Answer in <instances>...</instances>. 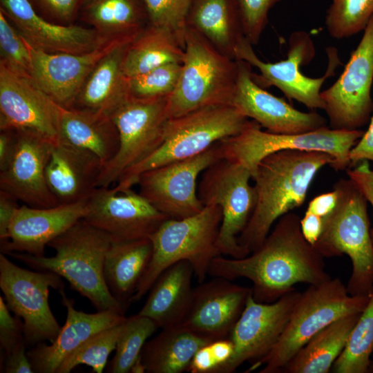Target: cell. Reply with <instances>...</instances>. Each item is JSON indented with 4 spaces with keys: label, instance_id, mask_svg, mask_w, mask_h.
Here are the masks:
<instances>
[{
    "label": "cell",
    "instance_id": "cell-1",
    "mask_svg": "<svg viewBox=\"0 0 373 373\" xmlns=\"http://www.w3.org/2000/svg\"><path fill=\"white\" fill-rule=\"evenodd\" d=\"M209 274L230 280H249L254 299L263 303L276 301L295 290L297 283L317 285L332 278L324 257L304 237L300 217L291 211L276 221L262 245L249 255L215 257Z\"/></svg>",
    "mask_w": 373,
    "mask_h": 373
},
{
    "label": "cell",
    "instance_id": "cell-2",
    "mask_svg": "<svg viewBox=\"0 0 373 373\" xmlns=\"http://www.w3.org/2000/svg\"><path fill=\"white\" fill-rule=\"evenodd\" d=\"M334 163L332 155L321 151L283 150L265 156L251 178L256 203L239 245L249 254L258 249L275 222L303 204L317 173Z\"/></svg>",
    "mask_w": 373,
    "mask_h": 373
},
{
    "label": "cell",
    "instance_id": "cell-3",
    "mask_svg": "<svg viewBox=\"0 0 373 373\" xmlns=\"http://www.w3.org/2000/svg\"><path fill=\"white\" fill-rule=\"evenodd\" d=\"M111 242L108 234L80 220L48 245L55 251L53 256L19 252L8 255L35 270L52 271L64 278L97 311L112 309L125 314L104 280V260Z\"/></svg>",
    "mask_w": 373,
    "mask_h": 373
},
{
    "label": "cell",
    "instance_id": "cell-4",
    "mask_svg": "<svg viewBox=\"0 0 373 373\" xmlns=\"http://www.w3.org/2000/svg\"><path fill=\"white\" fill-rule=\"evenodd\" d=\"M251 121L227 104L206 106L170 118L161 145L143 161L125 171L115 187L118 190L132 188L142 173L196 156L216 143L238 135Z\"/></svg>",
    "mask_w": 373,
    "mask_h": 373
},
{
    "label": "cell",
    "instance_id": "cell-5",
    "mask_svg": "<svg viewBox=\"0 0 373 373\" xmlns=\"http://www.w3.org/2000/svg\"><path fill=\"white\" fill-rule=\"evenodd\" d=\"M221 209L205 205L193 216L166 219L150 237L152 256L149 265L132 298L140 300L166 268L179 261H189L199 283L209 274L212 260L220 256L217 240L222 221Z\"/></svg>",
    "mask_w": 373,
    "mask_h": 373
},
{
    "label": "cell",
    "instance_id": "cell-6",
    "mask_svg": "<svg viewBox=\"0 0 373 373\" xmlns=\"http://www.w3.org/2000/svg\"><path fill=\"white\" fill-rule=\"evenodd\" d=\"M337 204L314 245L324 258L346 254L352 273L346 285L350 295L369 296L373 289V242L367 200L350 179L334 185Z\"/></svg>",
    "mask_w": 373,
    "mask_h": 373
},
{
    "label": "cell",
    "instance_id": "cell-7",
    "mask_svg": "<svg viewBox=\"0 0 373 373\" xmlns=\"http://www.w3.org/2000/svg\"><path fill=\"white\" fill-rule=\"evenodd\" d=\"M184 55L177 85L167 99L169 119L214 105H231L238 62L193 28L184 34Z\"/></svg>",
    "mask_w": 373,
    "mask_h": 373
},
{
    "label": "cell",
    "instance_id": "cell-8",
    "mask_svg": "<svg viewBox=\"0 0 373 373\" xmlns=\"http://www.w3.org/2000/svg\"><path fill=\"white\" fill-rule=\"evenodd\" d=\"M369 296L350 295L337 278L309 285L300 292L287 326L278 342L251 370L264 364L260 373H278L315 334L346 315L361 313Z\"/></svg>",
    "mask_w": 373,
    "mask_h": 373
},
{
    "label": "cell",
    "instance_id": "cell-9",
    "mask_svg": "<svg viewBox=\"0 0 373 373\" xmlns=\"http://www.w3.org/2000/svg\"><path fill=\"white\" fill-rule=\"evenodd\" d=\"M252 120L248 127L237 135L219 142L222 157L245 166L254 175L258 163L267 155L283 150L321 151L333 156L332 168L344 171L350 167V153L363 136L361 129L336 130L324 126L298 134H274L262 131Z\"/></svg>",
    "mask_w": 373,
    "mask_h": 373
},
{
    "label": "cell",
    "instance_id": "cell-10",
    "mask_svg": "<svg viewBox=\"0 0 373 373\" xmlns=\"http://www.w3.org/2000/svg\"><path fill=\"white\" fill-rule=\"evenodd\" d=\"M251 173L240 163L221 158L202 173L198 195L204 206L218 205L222 221L217 240L220 255L241 258L249 255L238 242L256 203V193L250 184Z\"/></svg>",
    "mask_w": 373,
    "mask_h": 373
},
{
    "label": "cell",
    "instance_id": "cell-11",
    "mask_svg": "<svg viewBox=\"0 0 373 373\" xmlns=\"http://www.w3.org/2000/svg\"><path fill=\"white\" fill-rule=\"evenodd\" d=\"M252 44L245 37L238 45L236 59L248 62L260 71L252 73L254 82L261 87L275 86L290 100L298 101L311 110L324 109L321 89L325 80L333 76L341 64L337 50L327 48L328 65L320 77H309L300 71V66L308 64L314 57L316 50L310 35L303 30L291 33L285 59L265 62L254 52Z\"/></svg>",
    "mask_w": 373,
    "mask_h": 373
},
{
    "label": "cell",
    "instance_id": "cell-12",
    "mask_svg": "<svg viewBox=\"0 0 373 373\" xmlns=\"http://www.w3.org/2000/svg\"><path fill=\"white\" fill-rule=\"evenodd\" d=\"M168 97L130 96L113 113L111 117L118 132L119 148L103 166L97 187H108L117 182L125 171L143 161L161 145L169 119Z\"/></svg>",
    "mask_w": 373,
    "mask_h": 373
},
{
    "label": "cell",
    "instance_id": "cell-13",
    "mask_svg": "<svg viewBox=\"0 0 373 373\" xmlns=\"http://www.w3.org/2000/svg\"><path fill=\"white\" fill-rule=\"evenodd\" d=\"M50 288L64 289L60 276L24 269L1 253L0 289L8 309L23 321L26 346L51 343L61 330L49 305Z\"/></svg>",
    "mask_w": 373,
    "mask_h": 373
},
{
    "label": "cell",
    "instance_id": "cell-14",
    "mask_svg": "<svg viewBox=\"0 0 373 373\" xmlns=\"http://www.w3.org/2000/svg\"><path fill=\"white\" fill-rule=\"evenodd\" d=\"M373 17L337 80L321 91L329 127L356 130L371 118L373 102Z\"/></svg>",
    "mask_w": 373,
    "mask_h": 373
},
{
    "label": "cell",
    "instance_id": "cell-15",
    "mask_svg": "<svg viewBox=\"0 0 373 373\" xmlns=\"http://www.w3.org/2000/svg\"><path fill=\"white\" fill-rule=\"evenodd\" d=\"M221 158L218 142L196 156L149 169L139 177V193L169 219L197 214L204 207L198 195V178Z\"/></svg>",
    "mask_w": 373,
    "mask_h": 373
},
{
    "label": "cell",
    "instance_id": "cell-16",
    "mask_svg": "<svg viewBox=\"0 0 373 373\" xmlns=\"http://www.w3.org/2000/svg\"><path fill=\"white\" fill-rule=\"evenodd\" d=\"M168 218L132 188L97 187L86 200L82 219L112 241L150 238Z\"/></svg>",
    "mask_w": 373,
    "mask_h": 373
},
{
    "label": "cell",
    "instance_id": "cell-17",
    "mask_svg": "<svg viewBox=\"0 0 373 373\" xmlns=\"http://www.w3.org/2000/svg\"><path fill=\"white\" fill-rule=\"evenodd\" d=\"M300 294L296 289L271 303L256 301L251 293L229 338L234 347L218 373H231L247 361L254 363L270 352L284 332Z\"/></svg>",
    "mask_w": 373,
    "mask_h": 373
},
{
    "label": "cell",
    "instance_id": "cell-18",
    "mask_svg": "<svg viewBox=\"0 0 373 373\" xmlns=\"http://www.w3.org/2000/svg\"><path fill=\"white\" fill-rule=\"evenodd\" d=\"M61 108L32 78L0 64V130L29 131L56 142Z\"/></svg>",
    "mask_w": 373,
    "mask_h": 373
},
{
    "label": "cell",
    "instance_id": "cell-19",
    "mask_svg": "<svg viewBox=\"0 0 373 373\" xmlns=\"http://www.w3.org/2000/svg\"><path fill=\"white\" fill-rule=\"evenodd\" d=\"M238 77L231 105L243 115L274 134H298L326 126L316 111L303 112L284 99L267 92L252 77V66L237 59Z\"/></svg>",
    "mask_w": 373,
    "mask_h": 373
},
{
    "label": "cell",
    "instance_id": "cell-20",
    "mask_svg": "<svg viewBox=\"0 0 373 373\" xmlns=\"http://www.w3.org/2000/svg\"><path fill=\"white\" fill-rule=\"evenodd\" d=\"M0 10L27 43L46 52L82 54L112 41L92 28L48 21L36 12L30 0H0Z\"/></svg>",
    "mask_w": 373,
    "mask_h": 373
},
{
    "label": "cell",
    "instance_id": "cell-21",
    "mask_svg": "<svg viewBox=\"0 0 373 373\" xmlns=\"http://www.w3.org/2000/svg\"><path fill=\"white\" fill-rule=\"evenodd\" d=\"M16 132L14 154L6 169L0 171V190L32 207L59 204L49 189L46 175L54 142L29 131Z\"/></svg>",
    "mask_w": 373,
    "mask_h": 373
},
{
    "label": "cell",
    "instance_id": "cell-22",
    "mask_svg": "<svg viewBox=\"0 0 373 373\" xmlns=\"http://www.w3.org/2000/svg\"><path fill=\"white\" fill-rule=\"evenodd\" d=\"M231 281L215 277L194 287L182 325L211 341L229 338L251 293Z\"/></svg>",
    "mask_w": 373,
    "mask_h": 373
},
{
    "label": "cell",
    "instance_id": "cell-23",
    "mask_svg": "<svg viewBox=\"0 0 373 373\" xmlns=\"http://www.w3.org/2000/svg\"><path fill=\"white\" fill-rule=\"evenodd\" d=\"M128 39H132L112 40L82 54L48 53L29 45L32 79L59 106L70 108L98 61L116 44Z\"/></svg>",
    "mask_w": 373,
    "mask_h": 373
},
{
    "label": "cell",
    "instance_id": "cell-24",
    "mask_svg": "<svg viewBox=\"0 0 373 373\" xmlns=\"http://www.w3.org/2000/svg\"><path fill=\"white\" fill-rule=\"evenodd\" d=\"M86 213V200L48 208L21 205L11 223L8 240L0 245L1 253L45 256L46 246L82 220Z\"/></svg>",
    "mask_w": 373,
    "mask_h": 373
},
{
    "label": "cell",
    "instance_id": "cell-25",
    "mask_svg": "<svg viewBox=\"0 0 373 373\" xmlns=\"http://www.w3.org/2000/svg\"><path fill=\"white\" fill-rule=\"evenodd\" d=\"M66 309V319L56 338L38 343L27 352L34 372L56 373L61 363L95 334L124 321L125 315L115 310L86 313L77 310L74 300L62 289L58 291Z\"/></svg>",
    "mask_w": 373,
    "mask_h": 373
},
{
    "label": "cell",
    "instance_id": "cell-26",
    "mask_svg": "<svg viewBox=\"0 0 373 373\" xmlns=\"http://www.w3.org/2000/svg\"><path fill=\"white\" fill-rule=\"evenodd\" d=\"M103 164L92 153L61 140L52 144L46 175L58 204L86 200L97 188Z\"/></svg>",
    "mask_w": 373,
    "mask_h": 373
},
{
    "label": "cell",
    "instance_id": "cell-27",
    "mask_svg": "<svg viewBox=\"0 0 373 373\" xmlns=\"http://www.w3.org/2000/svg\"><path fill=\"white\" fill-rule=\"evenodd\" d=\"M134 39L118 43L98 61L71 108L111 117L130 97L128 78L123 70V61L127 46Z\"/></svg>",
    "mask_w": 373,
    "mask_h": 373
},
{
    "label": "cell",
    "instance_id": "cell-28",
    "mask_svg": "<svg viewBox=\"0 0 373 373\" xmlns=\"http://www.w3.org/2000/svg\"><path fill=\"white\" fill-rule=\"evenodd\" d=\"M194 270L189 261L173 264L162 271L151 287L137 314L165 329L182 324L190 307Z\"/></svg>",
    "mask_w": 373,
    "mask_h": 373
},
{
    "label": "cell",
    "instance_id": "cell-29",
    "mask_svg": "<svg viewBox=\"0 0 373 373\" xmlns=\"http://www.w3.org/2000/svg\"><path fill=\"white\" fill-rule=\"evenodd\" d=\"M152 250L150 238L111 242L104 260V280L124 312L149 265Z\"/></svg>",
    "mask_w": 373,
    "mask_h": 373
},
{
    "label": "cell",
    "instance_id": "cell-30",
    "mask_svg": "<svg viewBox=\"0 0 373 373\" xmlns=\"http://www.w3.org/2000/svg\"><path fill=\"white\" fill-rule=\"evenodd\" d=\"M59 137V140L92 153L103 166L119 148L118 132L111 117L87 110L62 107Z\"/></svg>",
    "mask_w": 373,
    "mask_h": 373
},
{
    "label": "cell",
    "instance_id": "cell-31",
    "mask_svg": "<svg viewBox=\"0 0 373 373\" xmlns=\"http://www.w3.org/2000/svg\"><path fill=\"white\" fill-rule=\"evenodd\" d=\"M187 26L233 59L238 45L245 37L235 0H194Z\"/></svg>",
    "mask_w": 373,
    "mask_h": 373
},
{
    "label": "cell",
    "instance_id": "cell-32",
    "mask_svg": "<svg viewBox=\"0 0 373 373\" xmlns=\"http://www.w3.org/2000/svg\"><path fill=\"white\" fill-rule=\"evenodd\" d=\"M211 342L187 327L162 329L146 341L140 358L148 373H182L187 371L197 351Z\"/></svg>",
    "mask_w": 373,
    "mask_h": 373
},
{
    "label": "cell",
    "instance_id": "cell-33",
    "mask_svg": "<svg viewBox=\"0 0 373 373\" xmlns=\"http://www.w3.org/2000/svg\"><path fill=\"white\" fill-rule=\"evenodd\" d=\"M361 313L334 321L311 338L280 373H327L345 348Z\"/></svg>",
    "mask_w": 373,
    "mask_h": 373
},
{
    "label": "cell",
    "instance_id": "cell-34",
    "mask_svg": "<svg viewBox=\"0 0 373 373\" xmlns=\"http://www.w3.org/2000/svg\"><path fill=\"white\" fill-rule=\"evenodd\" d=\"M79 15L110 40L133 39L149 23L142 0H84Z\"/></svg>",
    "mask_w": 373,
    "mask_h": 373
},
{
    "label": "cell",
    "instance_id": "cell-35",
    "mask_svg": "<svg viewBox=\"0 0 373 373\" xmlns=\"http://www.w3.org/2000/svg\"><path fill=\"white\" fill-rule=\"evenodd\" d=\"M184 46L168 29L148 24L128 45L123 70L128 78L170 64H182Z\"/></svg>",
    "mask_w": 373,
    "mask_h": 373
},
{
    "label": "cell",
    "instance_id": "cell-36",
    "mask_svg": "<svg viewBox=\"0 0 373 373\" xmlns=\"http://www.w3.org/2000/svg\"><path fill=\"white\" fill-rule=\"evenodd\" d=\"M373 354V289L343 352L333 364L334 373H368Z\"/></svg>",
    "mask_w": 373,
    "mask_h": 373
},
{
    "label": "cell",
    "instance_id": "cell-37",
    "mask_svg": "<svg viewBox=\"0 0 373 373\" xmlns=\"http://www.w3.org/2000/svg\"><path fill=\"white\" fill-rule=\"evenodd\" d=\"M157 329L155 322L148 317L137 314L126 318L107 372H130L132 365L140 357L148 338Z\"/></svg>",
    "mask_w": 373,
    "mask_h": 373
},
{
    "label": "cell",
    "instance_id": "cell-38",
    "mask_svg": "<svg viewBox=\"0 0 373 373\" xmlns=\"http://www.w3.org/2000/svg\"><path fill=\"white\" fill-rule=\"evenodd\" d=\"M325 23L332 38L342 39L364 30L373 17V0H331Z\"/></svg>",
    "mask_w": 373,
    "mask_h": 373
},
{
    "label": "cell",
    "instance_id": "cell-39",
    "mask_svg": "<svg viewBox=\"0 0 373 373\" xmlns=\"http://www.w3.org/2000/svg\"><path fill=\"white\" fill-rule=\"evenodd\" d=\"M124 322L88 338L61 363L56 373H69L80 365L90 367L95 373H102L107 365L109 355L115 350Z\"/></svg>",
    "mask_w": 373,
    "mask_h": 373
},
{
    "label": "cell",
    "instance_id": "cell-40",
    "mask_svg": "<svg viewBox=\"0 0 373 373\" xmlns=\"http://www.w3.org/2000/svg\"><path fill=\"white\" fill-rule=\"evenodd\" d=\"M0 55V64L17 75L32 78L30 46L1 10Z\"/></svg>",
    "mask_w": 373,
    "mask_h": 373
},
{
    "label": "cell",
    "instance_id": "cell-41",
    "mask_svg": "<svg viewBox=\"0 0 373 373\" xmlns=\"http://www.w3.org/2000/svg\"><path fill=\"white\" fill-rule=\"evenodd\" d=\"M182 68L170 63L128 78L130 96L137 98L168 97L174 90Z\"/></svg>",
    "mask_w": 373,
    "mask_h": 373
},
{
    "label": "cell",
    "instance_id": "cell-42",
    "mask_svg": "<svg viewBox=\"0 0 373 373\" xmlns=\"http://www.w3.org/2000/svg\"><path fill=\"white\" fill-rule=\"evenodd\" d=\"M194 0H142L149 24L168 29L184 48L187 18Z\"/></svg>",
    "mask_w": 373,
    "mask_h": 373
},
{
    "label": "cell",
    "instance_id": "cell-43",
    "mask_svg": "<svg viewBox=\"0 0 373 373\" xmlns=\"http://www.w3.org/2000/svg\"><path fill=\"white\" fill-rule=\"evenodd\" d=\"M280 0H235L245 38L256 45L268 22L272 7Z\"/></svg>",
    "mask_w": 373,
    "mask_h": 373
},
{
    "label": "cell",
    "instance_id": "cell-44",
    "mask_svg": "<svg viewBox=\"0 0 373 373\" xmlns=\"http://www.w3.org/2000/svg\"><path fill=\"white\" fill-rule=\"evenodd\" d=\"M234 347L229 338L213 341L200 347L188 368L191 373H218L233 354Z\"/></svg>",
    "mask_w": 373,
    "mask_h": 373
},
{
    "label": "cell",
    "instance_id": "cell-45",
    "mask_svg": "<svg viewBox=\"0 0 373 373\" xmlns=\"http://www.w3.org/2000/svg\"><path fill=\"white\" fill-rule=\"evenodd\" d=\"M24 341L23 323L21 318L10 314L4 298L0 296V346L3 357L10 354Z\"/></svg>",
    "mask_w": 373,
    "mask_h": 373
},
{
    "label": "cell",
    "instance_id": "cell-46",
    "mask_svg": "<svg viewBox=\"0 0 373 373\" xmlns=\"http://www.w3.org/2000/svg\"><path fill=\"white\" fill-rule=\"evenodd\" d=\"M44 12L62 25H70L84 0H35Z\"/></svg>",
    "mask_w": 373,
    "mask_h": 373
},
{
    "label": "cell",
    "instance_id": "cell-47",
    "mask_svg": "<svg viewBox=\"0 0 373 373\" xmlns=\"http://www.w3.org/2000/svg\"><path fill=\"white\" fill-rule=\"evenodd\" d=\"M348 178L359 189L373 207V170L370 167L367 160L361 162L353 169L346 170ZM373 242V229L370 230Z\"/></svg>",
    "mask_w": 373,
    "mask_h": 373
},
{
    "label": "cell",
    "instance_id": "cell-48",
    "mask_svg": "<svg viewBox=\"0 0 373 373\" xmlns=\"http://www.w3.org/2000/svg\"><path fill=\"white\" fill-rule=\"evenodd\" d=\"M17 201L9 193L0 190V245L8 240L11 223L20 207Z\"/></svg>",
    "mask_w": 373,
    "mask_h": 373
},
{
    "label": "cell",
    "instance_id": "cell-49",
    "mask_svg": "<svg viewBox=\"0 0 373 373\" xmlns=\"http://www.w3.org/2000/svg\"><path fill=\"white\" fill-rule=\"evenodd\" d=\"M3 372L32 373V366L28 356L26 345L23 343L10 354L3 357Z\"/></svg>",
    "mask_w": 373,
    "mask_h": 373
},
{
    "label": "cell",
    "instance_id": "cell-50",
    "mask_svg": "<svg viewBox=\"0 0 373 373\" xmlns=\"http://www.w3.org/2000/svg\"><path fill=\"white\" fill-rule=\"evenodd\" d=\"M350 166L363 160L373 162V111L368 128L350 151Z\"/></svg>",
    "mask_w": 373,
    "mask_h": 373
},
{
    "label": "cell",
    "instance_id": "cell-51",
    "mask_svg": "<svg viewBox=\"0 0 373 373\" xmlns=\"http://www.w3.org/2000/svg\"><path fill=\"white\" fill-rule=\"evenodd\" d=\"M338 200V192L333 187L332 191L314 197L309 203L306 212L316 215L327 222Z\"/></svg>",
    "mask_w": 373,
    "mask_h": 373
},
{
    "label": "cell",
    "instance_id": "cell-52",
    "mask_svg": "<svg viewBox=\"0 0 373 373\" xmlns=\"http://www.w3.org/2000/svg\"><path fill=\"white\" fill-rule=\"evenodd\" d=\"M326 222L319 216L305 212L300 219L302 233L306 240L314 245L321 236Z\"/></svg>",
    "mask_w": 373,
    "mask_h": 373
},
{
    "label": "cell",
    "instance_id": "cell-53",
    "mask_svg": "<svg viewBox=\"0 0 373 373\" xmlns=\"http://www.w3.org/2000/svg\"><path fill=\"white\" fill-rule=\"evenodd\" d=\"M0 171L9 164L16 148L17 132L15 130H0Z\"/></svg>",
    "mask_w": 373,
    "mask_h": 373
},
{
    "label": "cell",
    "instance_id": "cell-54",
    "mask_svg": "<svg viewBox=\"0 0 373 373\" xmlns=\"http://www.w3.org/2000/svg\"><path fill=\"white\" fill-rule=\"evenodd\" d=\"M130 372L132 373H144L146 372L145 367L140 357L135 363L132 365Z\"/></svg>",
    "mask_w": 373,
    "mask_h": 373
},
{
    "label": "cell",
    "instance_id": "cell-55",
    "mask_svg": "<svg viewBox=\"0 0 373 373\" xmlns=\"http://www.w3.org/2000/svg\"><path fill=\"white\" fill-rule=\"evenodd\" d=\"M368 373H373V354L371 357L370 364L368 369Z\"/></svg>",
    "mask_w": 373,
    "mask_h": 373
}]
</instances>
